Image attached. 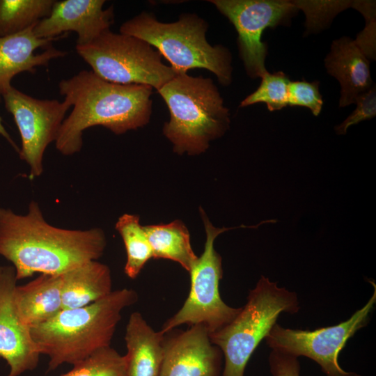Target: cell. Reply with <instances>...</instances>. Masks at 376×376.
Segmentation results:
<instances>
[{
    "label": "cell",
    "instance_id": "cell-12",
    "mask_svg": "<svg viewBox=\"0 0 376 376\" xmlns=\"http://www.w3.org/2000/svg\"><path fill=\"white\" fill-rule=\"evenodd\" d=\"M222 352L203 324L164 334L159 376H221Z\"/></svg>",
    "mask_w": 376,
    "mask_h": 376
},
{
    "label": "cell",
    "instance_id": "cell-1",
    "mask_svg": "<svg viewBox=\"0 0 376 376\" xmlns=\"http://www.w3.org/2000/svg\"><path fill=\"white\" fill-rule=\"evenodd\" d=\"M106 245L100 228L70 230L49 224L34 201L25 215L0 207V256L12 263L17 280L35 273L61 274L97 260Z\"/></svg>",
    "mask_w": 376,
    "mask_h": 376
},
{
    "label": "cell",
    "instance_id": "cell-19",
    "mask_svg": "<svg viewBox=\"0 0 376 376\" xmlns=\"http://www.w3.org/2000/svg\"><path fill=\"white\" fill-rule=\"evenodd\" d=\"M61 275L63 309L87 306L112 292L111 270L97 260L85 263Z\"/></svg>",
    "mask_w": 376,
    "mask_h": 376
},
{
    "label": "cell",
    "instance_id": "cell-7",
    "mask_svg": "<svg viewBox=\"0 0 376 376\" xmlns=\"http://www.w3.org/2000/svg\"><path fill=\"white\" fill-rule=\"evenodd\" d=\"M75 49L95 74L110 82L146 85L158 91L176 75L150 44L110 29Z\"/></svg>",
    "mask_w": 376,
    "mask_h": 376
},
{
    "label": "cell",
    "instance_id": "cell-9",
    "mask_svg": "<svg viewBox=\"0 0 376 376\" xmlns=\"http://www.w3.org/2000/svg\"><path fill=\"white\" fill-rule=\"evenodd\" d=\"M368 302L348 320L336 325L313 331L283 328L276 323L266 342L272 350L298 358L308 357L320 365L327 376H361L341 368L338 357L349 338L367 325L369 315L376 302V285Z\"/></svg>",
    "mask_w": 376,
    "mask_h": 376
},
{
    "label": "cell",
    "instance_id": "cell-2",
    "mask_svg": "<svg viewBox=\"0 0 376 376\" xmlns=\"http://www.w3.org/2000/svg\"><path fill=\"white\" fill-rule=\"evenodd\" d=\"M58 90L72 107L55 141L57 150L65 156L81 150L83 132L89 127L102 126L122 134L145 126L150 119L153 88L149 86L116 84L83 70L61 80Z\"/></svg>",
    "mask_w": 376,
    "mask_h": 376
},
{
    "label": "cell",
    "instance_id": "cell-10",
    "mask_svg": "<svg viewBox=\"0 0 376 376\" xmlns=\"http://www.w3.org/2000/svg\"><path fill=\"white\" fill-rule=\"evenodd\" d=\"M208 1L234 26L239 54L247 75L261 78L267 72L265 65L267 45L262 41L263 31L269 27L289 24L299 9L293 1L285 0Z\"/></svg>",
    "mask_w": 376,
    "mask_h": 376
},
{
    "label": "cell",
    "instance_id": "cell-27",
    "mask_svg": "<svg viewBox=\"0 0 376 376\" xmlns=\"http://www.w3.org/2000/svg\"><path fill=\"white\" fill-rule=\"evenodd\" d=\"M354 104V111L340 125L335 127L338 134H345L347 129L355 124L370 120L376 115V88L372 86L367 91L359 95Z\"/></svg>",
    "mask_w": 376,
    "mask_h": 376
},
{
    "label": "cell",
    "instance_id": "cell-22",
    "mask_svg": "<svg viewBox=\"0 0 376 376\" xmlns=\"http://www.w3.org/2000/svg\"><path fill=\"white\" fill-rule=\"evenodd\" d=\"M54 0H0V37L21 32L49 16Z\"/></svg>",
    "mask_w": 376,
    "mask_h": 376
},
{
    "label": "cell",
    "instance_id": "cell-6",
    "mask_svg": "<svg viewBox=\"0 0 376 376\" xmlns=\"http://www.w3.org/2000/svg\"><path fill=\"white\" fill-rule=\"evenodd\" d=\"M299 309L295 292L279 288L276 283L261 276L236 317L209 334L211 342L224 357L221 376H244L251 356L276 323L279 315L283 312L293 314Z\"/></svg>",
    "mask_w": 376,
    "mask_h": 376
},
{
    "label": "cell",
    "instance_id": "cell-28",
    "mask_svg": "<svg viewBox=\"0 0 376 376\" xmlns=\"http://www.w3.org/2000/svg\"><path fill=\"white\" fill-rule=\"evenodd\" d=\"M269 364L273 376H299L298 359L292 355L272 350L269 356Z\"/></svg>",
    "mask_w": 376,
    "mask_h": 376
},
{
    "label": "cell",
    "instance_id": "cell-25",
    "mask_svg": "<svg viewBox=\"0 0 376 376\" xmlns=\"http://www.w3.org/2000/svg\"><path fill=\"white\" fill-rule=\"evenodd\" d=\"M293 3L298 9L313 10L304 12L308 31L323 28L336 13L352 5V1H295Z\"/></svg>",
    "mask_w": 376,
    "mask_h": 376
},
{
    "label": "cell",
    "instance_id": "cell-18",
    "mask_svg": "<svg viewBox=\"0 0 376 376\" xmlns=\"http://www.w3.org/2000/svg\"><path fill=\"white\" fill-rule=\"evenodd\" d=\"M14 301L21 320L29 328L51 320L63 310L61 275L41 274L17 285Z\"/></svg>",
    "mask_w": 376,
    "mask_h": 376
},
{
    "label": "cell",
    "instance_id": "cell-21",
    "mask_svg": "<svg viewBox=\"0 0 376 376\" xmlns=\"http://www.w3.org/2000/svg\"><path fill=\"white\" fill-rule=\"evenodd\" d=\"M126 250L127 260L124 271L130 279H135L146 263L152 258V249L144 229L135 214H124L116 223Z\"/></svg>",
    "mask_w": 376,
    "mask_h": 376
},
{
    "label": "cell",
    "instance_id": "cell-24",
    "mask_svg": "<svg viewBox=\"0 0 376 376\" xmlns=\"http://www.w3.org/2000/svg\"><path fill=\"white\" fill-rule=\"evenodd\" d=\"M258 88L246 97L240 107L265 103L270 111L281 110L288 106V77L283 72L271 74L267 72L261 77Z\"/></svg>",
    "mask_w": 376,
    "mask_h": 376
},
{
    "label": "cell",
    "instance_id": "cell-15",
    "mask_svg": "<svg viewBox=\"0 0 376 376\" xmlns=\"http://www.w3.org/2000/svg\"><path fill=\"white\" fill-rule=\"evenodd\" d=\"M36 24L15 34L0 37V102L12 87L11 80L22 72L34 73L36 68L47 66L50 61L63 57L68 52L52 47L53 38H40L33 32Z\"/></svg>",
    "mask_w": 376,
    "mask_h": 376
},
{
    "label": "cell",
    "instance_id": "cell-20",
    "mask_svg": "<svg viewBox=\"0 0 376 376\" xmlns=\"http://www.w3.org/2000/svg\"><path fill=\"white\" fill-rule=\"evenodd\" d=\"M152 258L169 259L179 263L190 272L198 259L190 242V235L185 225L179 220L166 224L144 226Z\"/></svg>",
    "mask_w": 376,
    "mask_h": 376
},
{
    "label": "cell",
    "instance_id": "cell-17",
    "mask_svg": "<svg viewBox=\"0 0 376 376\" xmlns=\"http://www.w3.org/2000/svg\"><path fill=\"white\" fill-rule=\"evenodd\" d=\"M164 334L150 326L139 312L132 313L125 329L127 376H159Z\"/></svg>",
    "mask_w": 376,
    "mask_h": 376
},
{
    "label": "cell",
    "instance_id": "cell-3",
    "mask_svg": "<svg viewBox=\"0 0 376 376\" xmlns=\"http://www.w3.org/2000/svg\"><path fill=\"white\" fill-rule=\"evenodd\" d=\"M138 301L135 290H112L87 306L63 309L54 318L30 328L40 354L49 358V370L74 365L96 351L111 346L124 308Z\"/></svg>",
    "mask_w": 376,
    "mask_h": 376
},
{
    "label": "cell",
    "instance_id": "cell-8",
    "mask_svg": "<svg viewBox=\"0 0 376 376\" xmlns=\"http://www.w3.org/2000/svg\"><path fill=\"white\" fill-rule=\"evenodd\" d=\"M206 233L204 251L189 272L191 278L189 293L181 308L162 325L163 334L182 324H203L209 334L230 323L241 308H233L224 302L219 290L222 279V260L214 246L221 233L238 228H256V226H241L216 228L209 221L202 208L200 210Z\"/></svg>",
    "mask_w": 376,
    "mask_h": 376
},
{
    "label": "cell",
    "instance_id": "cell-11",
    "mask_svg": "<svg viewBox=\"0 0 376 376\" xmlns=\"http://www.w3.org/2000/svg\"><path fill=\"white\" fill-rule=\"evenodd\" d=\"M6 110L18 128L22 148L19 155L30 168V178L43 172L47 147L56 141L64 116L71 106L65 100H40L11 87L3 96Z\"/></svg>",
    "mask_w": 376,
    "mask_h": 376
},
{
    "label": "cell",
    "instance_id": "cell-23",
    "mask_svg": "<svg viewBox=\"0 0 376 376\" xmlns=\"http://www.w3.org/2000/svg\"><path fill=\"white\" fill-rule=\"evenodd\" d=\"M72 366L61 376H127L125 356L111 346L96 351Z\"/></svg>",
    "mask_w": 376,
    "mask_h": 376
},
{
    "label": "cell",
    "instance_id": "cell-29",
    "mask_svg": "<svg viewBox=\"0 0 376 376\" xmlns=\"http://www.w3.org/2000/svg\"><path fill=\"white\" fill-rule=\"evenodd\" d=\"M0 135L3 136L12 145V146L17 151H18V152L19 151L17 146H16L15 142L12 140L10 136L9 135V134L8 133L6 130L5 129V127H4V126H3V123H2V118H1V116H0Z\"/></svg>",
    "mask_w": 376,
    "mask_h": 376
},
{
    "label": "cell",
    "instance_id": "cell-30",
    "mask_svg": "<svg viewBox=\"0 0 376 376\" xmlns=\"http://www.w3.org/2000/svg\"><path fill=\"white\" fill-rule=\"evenodd\" d=\"M2 269H3V266H0V273H1V271H2Z\"/></svg>",
    "mask_w": 376,
    "mask_h": 376
},
{
    "label": "cell",
    "instance_id": "cell-14",
    "mask_svg": "<svg viewBox=\"0 0 376 376\" xmlns=\"http://www.w3.org/2000/svg\"><path fill=\"white\" fill-rule=\"evenodd\" d=\"M104 0L56 1L48 17L36 24L34 34L53 38L68 32L77 33V45H85L109 30L114 21L113 7L103 8Z\"/></svg>",
    "mask_w": 376,
    "mask_h": 376
},
{
    "label": "cell",
    "instance_id": "cell-26",
    "mask_svg": "<svg viewBox=\"0 0 376 376\" xmlns=\"http://www.w3.org/2000/svg\"><path fill=\"white\" fill-rule=\"evenodd\" d=\"M288 105L305 107L318 116L322 108L323 100L319 91V81H291L288 86Z\"/></svg>",
    "mask_w": 376,
    "mask_h": 376
},
{
    "label": "cell",
    "instance_id": "cell-4",
    "mask_svg": "<svg viewBox=\"0 0 376 376\" xmlns=\"http://www.w3.org/2000/svg\"><path fill=\"white\" fill-rule=\"evenodd\" d=\"M157 91L170 113L163 133L177 154H201L229 128V110L212 79L176 74Z\"/></svg>",
    "mask_w": 376,
    "mask_h": 376
},
{
    "label": "cell",
    "instance_id": "cell-13",
    "mask_svg": "<svg viewBox=\"0 0 376 376\" xmlns=\"http://www.w3.org/2000/svg\"><path fill=\"white\" fill-rule=\"evenodd\" d=\"M17 281L13 266H3L0 273V357L10 368L7 376H19L35 369L40 355L30 328L22 322L15 307Z\"/></svg>",
    "mask_w": 376,
    "mask_h": 376
},
{
    "label": "cell",
    "instance_id": "cell-5",
    "mask_svg": "<svg viewBox=\"0 0 376 376\" xmlns=\"http://www.w3.org/2000/svg\"><path fill=\"white\" fill-rule=\"evenodd\" d=\"M207 22L196 13H183L178 21L164 23L142 12L125 22L120 33L140 38L164 57L176 74L203 68L227 86L232 82V55L228 48L211 45L206 39Z\"/></svg>",
    "mask_w": 376,
    "mask_h": 376
},
{
    "label": "cell",
    "instance_id": "cell-16",
    "mask_svg": "<svg viewBox=\"0 0 376 376\" xmlns=\"http://www.w3.org/2000/svg\"><path fill=\"white\" fill-rule=\"evenodd\" d=\"M324 65L327 72L340 84V107L354 104L357 97L373 86L368 58L349 37L333 41Z\"/></svg>",
    "mask_w": 376,
    "mask_h": 376
}]
</instances>
